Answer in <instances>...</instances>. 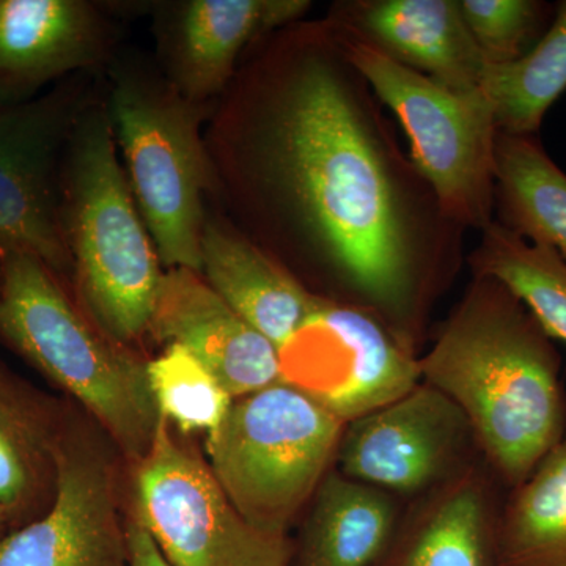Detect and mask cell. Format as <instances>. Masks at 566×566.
Listing matches in <instances>:
<instances>
[{"instance_id":"1","label":"cell","mask_w":566,"mask_h":566,"mask_svg":"<svg viewBox=\"0 0 566 566\" xmlns=\"http://www.w3.org/2000/svg\"><path fill=\"white\" fill-rule=\"evenodd\" d=\"M381 104L329 17L263 36L205 128L212 207L308 292L368 308L416 348L464 229L442 214Z\"/></svg>"},{"instance_id":"2","label":"cell","mask_w":566,"mask_h":566,"mask_svg":"<svg viewBox=\"0 0 566 566\" xmlns=\"http://www.w3.org/2000/svg\"><path fill=\"white\" fill-rule=\"evenodd\" d=\"M422 381L468 417L506 491L566 434V394L553 338L495 279L476 277L419 357Z\"/></svg>"},{"instance_id":"3","label":"cell","mask_w":566,"mask_h":566,"mask_svg":"<svg viewBox=\"0 0 566 566\" xmlns=\"http://www.w3.org/2000/svg\"><path fill=\"white\" fill-rule=\"evenodd\" d=\"M0 342L62 390L129 463L147 455L158 406L147 364L104 333L39 256L0 248Z\"/></svg>"},{"instance_id":"4","label":"cell","mask_w":566,"mask_h":566,"mask_svg":"<svg viewBox=\"0 0 566 566\" xmlns=\"http://www.w3.org/2000/svg\"><path fill=\"white\" fill-rule=\"evenodd\" d=\"M61 219L71 292L104 333L134 348L148 337L164 266L118 159L107 84L71 136Z\"/></svg>"},{"instance_id":"5","label":"cell","mask_w":566,"mask_h":566,"mask_svg":"<svg viewBox=\"0 0 566 566\" xmlns=\"http://www.w3.org/2000/svg\"><path fill=\"white\" fill-rule=\"evenodd\" d=\"M106 84L123 169L164 270L202 273L205 218L219 193L205 140L216 103L189 102L155 59L125 48L106 70Z\"/></svg>"},{"instance_id":"6","label":"cell","mask_w":566,"mask_h":566,"mask_svg":"<svg viewBox=\"0 0 566 566\" xmlns=\"http://www.w3.org/2000/svg\"><path fill=\"white\" fill-rule=\"evenodd\" d=\"M345 423L286 382L234 398L207 436V463L260 531L286 536L333 471Z\"/></svg>"},{"instance_id":"7","label":"cell","mask_w":566,"mask_h":566,"mask_svg":"<svg viewBox=\"0 0 566 566\" xmlns=\"http://www.w3.org/2000/svg\"><path fill=\"white\" fill-rule=\"evenodd\" d=\"M335 22L349 61L403 126L411 161L442 214L461 229L485 230L494 222L499 133L490 99L482 91L447 88Z\"/></svg>"},{"instance_id":"8","label":"cell","mask_w":566,"mask_h":566,"mask_svg":"<svg viewBox=\"0 0 566 566\" xmlns=\"http://www.w3.org/2000/svg\"><path fill=\"white\" fill-rule=\"evenodd\" d=\"M132 486L129 506L174 566H290L286 536L249 523L164 417Z\"/></svg>"},{"instance_id":"9","label":"cell","mask_w":566,"mask_h":566,"mask_svg":"<svg viewBox=\"0 0 566 566\" xmlns=\"http://www.w3.org/2000/svg\"><path fill=\"white\" fill-rule=\"evenodd\" d=\"M104 88L106 73H77L31 102L0 106V248L33 253L70 289L63 163L81 115Z\"/></svg>"},{"instance_id":"10","label":"cell","mask_w":566,"mask_h":566,"mask_svg":"<svg viewBox=\"0 0 566 566\" xmlns=\"http://www.w3.org/2000/svg\"><path fill=\"white\" fill-rule=\"evenodd\" d=\"M123 460L73 403L55 455L50 509L0 538V566H128Z\"/></svg>"},{"instance_id":"11","label":"cell","mask_w":566,"mask_h":566,"mask_svg":"<svg viewBox=\"0 0 566 566\" xmlns=\"http://www.w3.org/2000/svg\"><path fill=\"white\" fill-rule=\"evenodd\" d=\"M279 356L282 381L345 424L422 382L416 349L378 315L326 297H318Z\"/></svg>"},{"instance_id":"12","label":"cell","mask_w":566,"mask_h":566,"mask_svg":"<svg viewBox=\"0 0 566 566\" xmlns=\"http://www.w3.org/2000/svg\"><path fill=\"white\" fill-rule=\"evenodd\" d=\"M480 460L468 417L422 381L392 403L346 423L334 469L408 502Z\"/></svg>"},{"instance_id":"13","label":"cell","mask_w":566,"mask_h":566,"mask_svg":"<svg viewBox=\"0 0 566 566\" xmlns=\"http://www.w3.org/2000/svg\"><path fill=\"white\" fill-rule=\"evenodd\" d=\"M307 0H158L151 17L155 62L189 102H218L256 41L304 20Z\"/></svg>"},{"instance_id":"14","label":"cell","mask_w":566,"mask_h":566,"mask_svg":"<svg viewBox=\"0 0 566 566\" xmlns=\"http://www.w3.org/2000/svg\"><path fill=\"white\" fill-rule=\"evenodd\" d=\"M120 20L112 2L0 0V106L73 74L106 73L123 48Z\"/></svg>"},{"instance_id":"15","label":"cell","mask_w":566,"mask_h":566,"mask_svg":"<svg viewBox=\"0 0 566 566\" xmlns=\"http://www.w3.org/2000/svg\"><path fill=\"white\" fill-rule=\"evenodd\" d=\"M148 337L188 348L233 398L282 381L277 346L238 315L199 271L164 270Z\"/></svg>"},{"instance_id":"16","label":"cell","mask_w":566,"mask_h":566,"mask_svg":"<svg viewBox=\"0 0 566 566\" xmlns=\"http://www.w3.org/2000/svg\"><path fill=\"white\" fill-rule=\"evenodd\" d=\"M327 17L447 88L480 91L488 63L465 24L460 0L340 2Z\"/></svg>"},{"instance_id":"17","label":"cell","mask_w":566,"mask_h":566,"mask_svg":"<svg viewBox=\"0 0 566 566\" xmlns=\"http://www.w3.org/2000/svg\"><path fill=\"white\" fill-rule=\"evenodd\" d=\"M505 493L480 460L444 485L406 502L387 549L394 553V566H495Z\"/></svg>"},{"instance_id":"18","label":"cell","mask_w":566,"mask_h":566,"mask_svg":"<svg viewBox=\"0 0 566 566\" xmlns=\"http://www.w3.org/2000/svg\"><path fill=\"white\" fill-rule=\"evenodd\" d=\"M200 259L205 281L277 349L301 329L318 301L212 205Z\"/></svg>"},{"instance_id":"19","label":"cell","mask_w":566,"mask_h":566,"mask_svg":"<svg viewBox=\"0 0 566 566\" xmlns=\"http://www.w3.org/2000/svg\"><path fill=\"white\" fill-rule=\"evenodd\" d=\"M71 408L69 398L44 392L0 360V506L11 531L50 509Z\"/></svg>"},{"instance_id":"20","label":"cell","mask_w":566,"mask_h":566,"mask_svg":"<svg viewBox=\"0 0 566 566\" xmlns=\"http://www.w3.org/2000/svg\"><path fill=\"white\" fill-rule=\"evenodd\" d=\"M406 501L329 471L305 509L301 566H378Z\"/></svg>"},{"instance_id":"21","label":"cell","mask_w":566,"mask_h":566,"mask_svg":"<svg viewBox=\"0 0 566 566\" xmlns=\"http://www.w3.org/2000/svg\"><path fill=\"white\" fill-rule=\"evenodd\" d=\"M495 211L505 229L566 262V174L538 137L497 133Z\"/></svg>"},{"instance_id":"22","label":"cell","mask_w":566,"mask_h":566,"mask_svg":"<svg viewBox=\"0 0 566 566\" xmlns=\"http://www.w3.org/2000/svg\"><path fill=\"white\" fill-rule=\"evenodd\" d=\"M501 566H566V434L515 488L499 517Z\"/></svg>"},{"instance_id":"23","label":"cell","mask_w":566,"mask_h":566,"mask_svg":"<svg viewBox=\"0 0 566 566\" xmlns=\"http://www.w3.org/2000/svg\"><path fill=\"white\" fill-rule=\"evenodd\" d=\"M468 262L476 277L504 283L553 340L566 344V262L554 249L494 221L482 230Z\"/></svg>"},{"instance_id":"24","label":"cell","mask_w":566,"mask_h":566,"mask_svg":"<svg viewBox=\"0 0 566 566\" xmlns=\"http://www.w3.org/2000/svg\"><path fill=\"white\" fill-rule=\"evenodd\" d=\"M480 91L501 133L536 136L549 107L566 91V0L534 50L520 61L488 65Z\"/></svg>"},{"instance_id":"25","label":"cell","mask_w":566,"mask_h":566,"mask_svg":"<svg viewBox=\"0 0 566 566\" xmlns=\"http://www.w3.org/2000/svg\"><path fill=\"white\" fill-rule=\"evenodd\" d=\"M147 374L159 416L182 436L214 433L232 408L229 390L180 344L164 345Z\"/></svg>"},{"instance_id":"26","label":"cell","mask_w":566,"mask_h":566,"mask_svg":"<svg viewBox=\"0 0 566 566\" xmlns=\"http://www.w3.org/2000/svg\"><path fill=\"white\" fill-rule=\"evenodd\" d=\"M460 9L488 65L523 59L556 13V7L538 0H460Z\"/></svg>"},{"instance_id":"27","label":"cell","mask_w":566,"mask_h":566,"mask_svg":"<svg viewBox=\"0 0 566 566\" xmlns=\"http://www.w3.org/2000/svg\"><path fill=\"white\" fill-rule=\"evenodd\" d=\"M126 547H128V566H174L164 557L150 532L132 506L126 509Z\"/></svg>"},{"instance_id":"28","label":"cell","mask_w":566,"mask_h":566,"mask_svg":"<svg viewBox=\"0 0 566 566\" xmlns=\"http://www.w3.org/2000/svg\"><path fill=\"white\" fill-rule=\"evenodd\" d=\"M10 531L9 517H7L6 512H3L2 506H0V538L9 534Z\"/></svg>"}]
</instances>
